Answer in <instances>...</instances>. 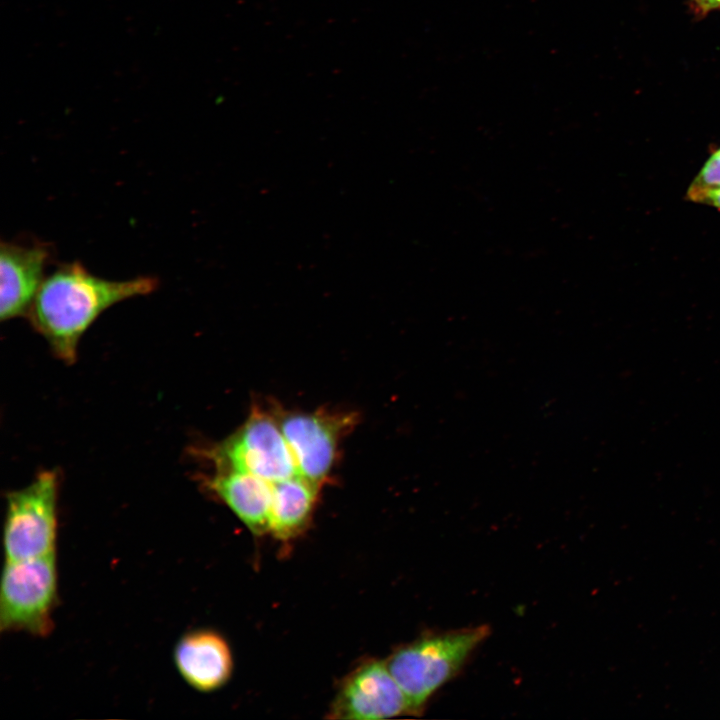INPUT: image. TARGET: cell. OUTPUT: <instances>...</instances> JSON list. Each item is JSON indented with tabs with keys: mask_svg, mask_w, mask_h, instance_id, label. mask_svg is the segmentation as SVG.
<instances>
[{
	"mask_svg": "<svg viewBox=\"0 0 720 720\" xmlns=\"http://www.w3.org/2000/svg\"><path fill=\"white\" fill-rule=\"evenodd\" d=\"M58 600L56 554L5 561L0 589L1 632L46 637Z\"/></svg>",
	"mask_w": 720,
	"mask_h": 720,
	"instance_id": "obj_3",
	"label": "cell"
},
{
	"mask_svg": "<svg viewBox=\"0 0 720 720\" xmlns=\"http://www.w3.org/2000/svg\"><path fill=\"white\" fill-rule=\"evenodd\" d=\"M720 190V147L713 151L691 182L686 197L696 200L705 193Z\"/></svg>",
	"mask_w": 720,
	"mask_h": 720,
	"instance_id": "obj_12",
	"label": "cell"
},
{
	"mask_svg": "<svg viewBox=\"0 0 720 720\" xmlns=\"http://www.w3.org/2000/svg\"><path fill=\"white\" fill-rule=\"evenodd\" d=\"M173 660L184 681L200 692L223 687L231 677L233 658L222 635L209 629L183 634L177 641Z\"/></svg>",
	"mask_w": 720,
	"mask_h": 720,
	"instance_id": "obj_9",
	"label": "cell"
},
{
	"mask_svg": "<svg viewBox=\"0 0 720 720\" xmlns=\"http://www.w3.org/2000/svg\"><path fill=\"white\" fill-rule=\"evenodd\" d=\"M329 718L376 720L410 714L408 702L385 661L358 666L342 683Z\"/></svg>",
	"mask_w": 720,
	"mask_h": 720,
	"instance_id": "obj_7",
	"label": "cell"
},
{
	"mask_svg": "<svg viewBox=\"0 0 720 720\" xmlns=\"http://www.w3.org/2000/svg\"><path fill=\"white\" fill-rule=\"evenodd\" d=\"M301 476L321 487L333 471L341 439L354 424L352 414L271 409Z\"/></svg>",
	"mask_w": 720,
	"mask_h": 720,
	"instance_id": "obj_6",
	"label": "cell"
},
{
	"mask_svg": "<svg viewBox=\"0 0 720 720\" xmlns=\"http://www.w3.org/2000/svg\"><path fill=\"white\" fill-rule=\"evenodd\" d=\"M59 485L58 472L44 470L24 488L7 493L3 526L6 561L56 554Z\"/></svg>",
	"mask_w": 720,
	"mask_h": 720,
	"instance_id": "obj_4",
	"label": "cell"
},
{
	"mask_svg": "<svg viewBox=\"0 0 720 720\" xmlns=\"http://www.w3.org/2000/svg\"><path fill=\"white\" fill-rule=\"evenodd\" d=\"M158 286L152 276L108 280L93 275L80 262L62 263L45 276L26 317L54 355L72 364L82 335L101 313L118 302L148 295Z\"/></svg>",
	"mask_w": 720,
	"mask_h": 720,
	"instance_id": "obj_1",
	"label": "cell"
},
{
	"mask_svg": "<svg viewBox=\"0 0 720 720\" xmlns=\"http://www.w3.org/2000/svg\"><path fill=\"white\" fill-rule=\"evenodd\" d=\"M319 488L300 474L272 483L269 532L280 540L301 534L312 519Z\"/></svg>",
	"mask_w": 720,
	"mask_h": 720,
	"instance_id": "obj_11",
	"label": "cell"
},
{
	"mask_svg": "<svg viewBox=\"0 0 720 720\" xmlns=\"http://www.w3.org/2000/svg\"><path fill=\"white\" fill-rule=\"evenodd\" d=\"M51 256L47 243L29 244L1 241L0 318L2 321L26 316L45 278Z\"/></svg>",
	"mask_w": 720,
	"mask_h": 720,
	"instance_id": "obj_8",
	"label": "cell"
},
{
	"mask_svg": "<svg viewBox=\"0 0 720 720\" xmlns=\"http://www.w3.org/2000/svg\"><path fill=\"white\" fill-rule=\"evenodd\" d=\"M205 484L251 533L260 536L270 531L271 482L246 472L220 470Z\"/></svg>",
	"mask_w": 720,
	"mask_h": 720,
	"instance_id": "obj_10",
	"label": "cell"
},
{
	"mask_svg": "<svg viewBox=\"0 0 720 720\" xmlns=\"http://www.w3.org/2000/svg\"><path fill=\"white\" fill-rule=\"evenodd\" d=\"M487 625L425 635L397 650L385 663L404 693L410 714L422 713L431 696L462 669L489 635Z\"/></svg>",
	"mask_w": 720,
	"mask_h": 720,
	"instance_id": "obj_2",
	"label": "cell"
},
{
	"mask_svg": "<svg viewBox=\"0 0 720 720\" xmlns=\"http://www.w3.org/2000/svg\"><path fill=\"white\" fill-rule=\"evenodd\" d=\"M695 203L705 204L720 210V190L703 194L696 200Z\"/></svg>",
	"mask_w": 720,
	"mask_h": 720,
	"instance_id": "obj_14",
	"label": "cell"
},
{
	"mask_svg": "<svg viewBox=\"0 0 720 720\" xmlns=\"http://www.w3.org/2000/svg\"><path fill=\"white\" fill-rule=\"evenodd\" d=\"M206 455L216 471L246 472L271 483L299 474L274 414L260 408Z\"/></svg>",
	"mask_w": 720,
	"mask_h": 720,
	"instance_id": "obj_5",
	"label": "cell"
},
{
	"mask_svg": "<svg viewBox=\"0 0 720 720\" xmlns=\"http://www.w3.org/2000/svg\"><path fill=\"white\" fill-rule=\"evenodd\" d=\"M698 13L706 14L709 11L720 9V0H691Z\"/></svg>",
	"mask_w": 720,
	"mask_h": 720,
	"instance_id": "obj_13",
	"label": "cell"
}]
</instances>
